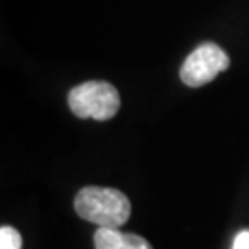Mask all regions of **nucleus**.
Masks as SVG:
<instances>
[{
	"label": "nucleus",
	"instance_id": "obj_5",
	"mask_svg": "<svg viewBox=\"0 0 249 249\" xmlns=\"http://www.w3.org/2000/svg\"><path fill=\"white\" fill-rule=\"evenodd\" d=\"M22 248V236L18 234L17 229L2 225L0 229V249H20Z\"/></svg>",
	"mask_w": 249,
	"mask_h": 249
},
{
	"label": "nucleus",
	"instance_id": "obj_3",
	"mask_svg": "<svg viewBox=\"0 0 249 249\" xmlns=\"http://www.w3.org/2000/svg\"><path fill=\"white\" fill-rule=\"evenodd\" d=\"M231 65L229 55L214 43H203L188 55L181 67V81L188 87H201L213 81Z\"/></svg>",
	"mask_w": 249,
	"mask_h": 249
},
{
	"label": "nucleus",
	"instance_id": "obj_6",
	"mask_svg": "<svg viewBox=\"0 0 249 249\" xmlns=\"http://www.w3.org/2000/svg\"><path fill=\"white\" fill-rule=\"evenodd\" d=\"M232 249H249V231L238 232V236L234 238Z\"/></svg>",
	"mask_w": 249,
	"mask_h": 249
},
{
	"label": "nucleus",
	"instance_id": "obj_1",
	"mask_svg": "<svg viewBox=\"0 0 249 249\" xmlns=\"http://www.w3.org/2000/svg\"><path fill=\"white\" fill-rule=\"evenodd\" d=\"M74 209L81 220L98 227H122L131 216V203L116 188L85 187L76 194Z\"/></svg>",
	"mask_w": 249,
	"mask_h": 249
},
{
	"label": "nucleus",
	"instance_id": "obj_4",
	"mask_svg": "<svg viewBox=\"0 0 249 249\" xmlns=\"http://www.w3.org/2000/svg\"><path fill=\"white\" fill-rule=\"evenodd\" d=\"M94 248L96 249H153L150 242L133 234V232H122L113 227H100L94 232Z\"/></svg>",
	"mask_w": 249,
	"mask_h": 249
},
{
	"label": "nucleus",
	"instance_id": "obj_2",
	"mask_svg": "<svg viewBox=\"0 0 249 249\" xmlns=\"http://www.w3.org/2000/svg\"><path fill=\"white\" fill-rule=\"evenodd\" d=\"M69 106L80 118L111 120L120 109V94L107 81H85L69 92Z\"/></svg>",
	"mask_w": 249,
	"mask_h": 249
}]
</instances>
